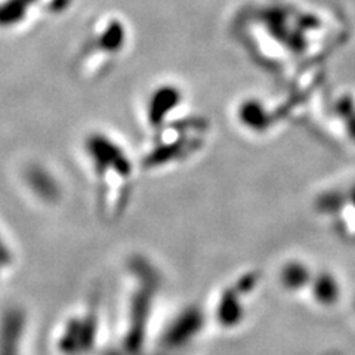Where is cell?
Listing matches in <instances>:
<instances>
[{"label": "cell", "instance_id": "1", "mask_svg": "<svg viewBox=\"0 0 355 355\" xmlns=\"http://www.w3.org/2000/svg\"><path fill=\"white\" fill-rule=\"evenodd\" d=\"M95 137L99 146H101L105 160L108 163L105 166L101 159L87 153L92 163L94 173L98 175V188L101 191V198L104 200L105 205L108 202L111 206L120 207L121 203L126 202L132 193V163L128 159L126 153L121 150L120 146H117L114 139L104 135L103 141L101 133H95Z\"/></svg>", "mask_w": 355, "mask_h": 355}]
</instances>
